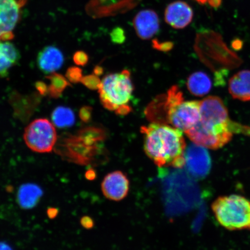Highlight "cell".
<instances>
[{"mask_svg":"<svg viewBox=\"0 0 250 250\" xmlns=\"http://www.w3.org/2000/svg\"><path fill=\"white\" fill-rule=\"evenodd\" d=\"M36 87L40 95H45L46 93H48V87L42 81H39L36 83Z\"/></svg>","mask_w":250,"mask_h":250,"instance_id":"cell-27","label":"cell"},{"mask_svg":"<svg viewBox=\"0 0 250 250\" xmlns=\"http://www.w3.org/2000/svg\"><path fill=\"white\" fill-rule=\"evenodd\" d=\"M81 224L83 228L90 229L93 227V221L91 218L85 216L81 218Z\"/></svg>","mask_w":250,"mask_h":250,"instance_id":"cell-28","label":"cell"},{"mask_svg":"<svg viewBox=\"0 0 250 250\" xmlns=\"http://www.w3.org/2000/svg\"><path fill=\"white\" fill-rule=\"evenodd\" d=\"M208 2L212 7L218 8L221 5L222 0H208Z\"/></svg>","mask_w":250,"mask_h":250,"instance_id":"cell-30","label":"cell"},{"mask_svg":"<svg viewBox=\"0 0 250 250\" xmlns=\"http://www.w3.org/2000/svg\"><path fill=\"white\" fill-rule=\"evenodd\" d=\"M201 101L183 102L171 109L168 124L186 132L198 123L201 118Z\"/></svg>","mask_w":250,"mask_h":250,"instance_id":"cell-7","label":"cell"},{"mask_svg":"<svg viewBox=\"0 0 250 250\" xmlns=\"http://www.w3.org/2000/svg\"><path fill=\"white\" fill-rule=\"evenodd\" d=\"M23 137L28 147L39 153L51 152L58 141L54 125L45 118L37 119L28 125Z\"/></svg>","mask_w":250,"mask_h":250,"instance_id":"cell-6","label":"cell"},{"mask_svg":"<svg viewBox=\"0 0 250 250\" xmlns=\"http://www.w3.org/2000/svg\"><path fill=\"white\" fill-rule=\"evenodd\" d=\"M134 90L130 72L123 70L120 73L110 74L102 81L99 89L102 104L118 115H125L132 110L128 103Z\"/></svg>","mask_w":250,"mask_h":250,"instance_id":"cell-4","label":"cell"},{"mask_svg":"<svg viewBox=\"0 0 250 250\" xmlns=\"http://www.w3.org/2000/svg\"><path fill=\"white\" fill-rule=\"evenodd\" d=\"M65 76L71 83H77L83 79V71L79 67H71L68 68Z\"/></svg>","mask_w":250,"mask_h":250,"instance_id":"cell-22","label":"cell"},{"mask_svg":"<svg viewBox=\"0 0 250 250\" xmlns=\"http://www.w3.org/2000/svg\"><path fill=\"white\" fill-rule=\"evenodd\" d=\"M133 26L137 36L143 40L151 39L160 28L158 15L151 9L140 11L133 20Z\"/></svg>","mask_w":250,"mask_h":250,"instance_id":"cell-12","label":"cell"},{"mask_svg":"<svg viewBox=\"0 0 250 250\" xmlns=\"http://www.w3.org/2000/svg\"><path fill=\"white\" fill-rule=\"evenodd\" d=\"M21 58L18 49L8 41H0V77H7L9 71Z\"/></svg>","mask_w":250,"mask_h":250,"instance_id":"cell-16","label":"cell"},{"mask_svg":"<svg viewBox=\"0 0 250 250\" xmlns=\"http://www.w3.org/2000/svg\"><path fill=\"white\" fill-rule=\"evenodd\" d=\"M51 118L53 123L59 128L71 127L76 120L73 111L70 108L62 106H59L54 109Z\"/></svg>","mask_w":250,"mask_h":250,"instance_id":"cell-19","label":"cell"},{"mask_svg":"<svg viewBox=\"0 0 250 250\" xmlns=\"http://www.w3.org/2000/svg\"><path fill=\"white\" fill-rule=\"evenodd\" d=\"M193 12L187 2L177 1L167 5L165 11L166 22L174 29H184L192 21Z\"/></svg>","mask_w":250,"mask_h":250,"instance_id":"cell-11","label":"cell"},{"mask_svg":"<svg viewBox=\"0 0 250 250\" xmlns=\"http://www.w3.org/2000/svg\"><path fill=\"white\" fill-rule=\"evenodd\" d=\"M196 1L198 2L199 4L203 5L206 4V3L208 1V0H196Z\"/></svg>","mask_w":250,"mask_h":250,"instance_id":"cell-34","label":"cell"},{"mask_svg":"<svg viewBox=\"0 0 250 250\" xmlns=\"http://www.w3.org/2000/svg\"><path fill=\"white\" fill-rule=\"evenodd\" d=\"M111 40L112 42L121 44L126 40L125 30L121 27H115L110 33Z\"/></svg>","mask_w":250,"mask_h":250,"instance_id":"cell-23","label":"cell"},{"mask_svg":"<svg viewBox=\"0 0 250 250\" xmlns=\"http://www.w3.org/2000/svg\"><path fill=\"white\" fill-rule=\"evenodd\" d=\"M196 144L186 149L185 166L190 174L197 178H203L208 174L211 167V160L208 152Z\"/></svg>","mask_w":250,"mask_h":250,"instance_id":"cell-8","label":"cell"},{"mask_svg":"<svg viewBox=\"0 0 250 250\" xmlns=\"http://www.w3.org/2000/svg\"><path fill=\"white\" fill-rule=\"evenodd\" d=\"M212 83L210 78L205 73L196 72L189 77L187 87L189 92L196 96H203L210 91Z\"/></svg>","mask_w":250,"mask_h":250,"instance_id":"cell-18","label":"cell"},{"mask_svg":"<svg viewBox=\"0 0 250 250\" xmlns=\"http://www.w3.org/2000/svg\"><path fill=\"white\" fill-rule=\"evenodd\" d=\"M47 214L50 218H54L56 217V215L58 214V210L57 208H50L47 211Z\"/></svg>","mask_w":250,"mask_h":250,"instance_id":"cell-29","label":"cell"},{"mask_svg":"<svg viewBox=\"0 0 250 250\" xmlns=\"http://www.w3.org/2000/svg\"><path fill=\"white\" fill-rule=\"evenodd\" d=\"M171 106L167 93L156 98L146 110V115L153 123L168 124V115Z\"/></svg>","mask_w":250,"mask_h":250,"instance_id":"cell-15","label":"cell"},{"mask_svg":"<svg viewBox=\"0 0 250 250\" xmlns=\"http://www.w3.org/2000/svg\"><path fill=\"white\" fill-rule=\"evenodd\" d=\"M103 73V68L100 66H97L95 67V69H94V74L96 75V76H99V75H101Z\"/></svg>","mask_w":250,"mask_h":250,"instance_id":"cell-33","label":"cell"},{"mask_svg":"<svg viewBox=\"0 0 250 250\" xmlns=\"http://www.w3.org/2000/svg\"><path fill=\"white\" fill-rule=\"evenodd\" d=\"M81 82L87 87V88L95 90L99 89L102 81L96 75L90 74L83 77Z\"/></svg>","mask_w":250,"mask_h":250,"instance_id":"cell-21","label":"cell"},{"mask_svg":"<svg viewBox=\"0 0 250 250\" xmlns=\"http://www.w3.org/2000/svg\"><path fill=\"white\" fill-rule=\"evenodd\" d=\"M43 195V190L38 185L33 183L24 184L18 189L17 201L21 208H33L38 204Z\"/></svg>","mask_w":250,"mask_h":250,"instance_id":"cell-17","label":"cell"},{"mask_svg":"<svg viewBox=\"0 0 250 250\" xmlns=\"http://www.w3.org/2000/svg\"><path fill=\"white\" fill-rule=\"evenodd\" d=\"M228 90L232 98L239 101H250V71L238 72L230 78Z\"/></svg>","mask_w":250,"mask_h":250,"instance_id":"cell-14","label":"cell"},{"mask_svg":"<svg viewBox=\"0 0 250 250\" xmlns=\"http://www.w3.org/2000/svg\"><path fill=\"white\" fill-rule=\"evenodd\" d=\"M153 48L163 52L171 51L174 47V43L171 42H160L158 40L152 41Z\"/></svg>","mask_w":250,"mask_h":250,"instance_id":"cell-24","label":"cell"},{"mask_svg":"<svg viewBox=\"0 0 250 250\" xmlns=\"http://www.w3.org/2000/svg\"><path fill=\"white\" fill-rule=\"evenodd\" d=\"M64 58L60 49L54 46L43 48L37 56L39 69L46 74L55 73L60 69L64 63Z\"/></svg>","mask_w":250,"mask_h":250,"instance_id":"cell-13","label":"cell"},{"mask_svg":"<svg viewBox=\"0 0 250 250\" xmlns=\"http://www.w3.org/2000/svg\"><path fill=\"white\" fill-rule=\"evenodd\" d=\"M211 209L218 223L229 230H250V201L238 195L220 196Z\"/></svg>","mask_w":250,"mask_h":250,"instance_id":"cell-5","label":"cell"},{"mask_svg":"<svg viewBox=\"0 0 250 250\" xmlns=\"http://www.w3.org/2000/svg\"><path fill=\"white\" fill-rule=\"evenodd\" d=\"M129 180L123 172L115 171L104 177L102 190L106 198L113 201H121L129 191Z\"/></svg>","mask_w":250,"mask_h":250,"instance_id":"cell-9","label":"cell"},{"mask_svg":"<svg viewBox=\"0 0 250 250\" xmlns=\"http://www.w3.org/2000/svg\"><path fill=\"white\" fill-rule=\"evenodd\" d=\"M146 155L158 167H185L186 144L182 131L166 124L153 123L141 127Z\"/></svg>","mask_w":250,"mask_h":250,"instance_id":"cell-2","label":"cell"},{"mask_svg":"<svg viewBox=\"0 0 250 250\" xmlns=\"http://www.w3.org/2000/svg\"><path fill=\"white\" fill-rule=\"evenodd\" d=\"M46 78L50 81L48 93L52 98H60L65 88L70 85L65 78L61 74L53 73L47 76Z\"/></svg>","mask_w":250,"mask_h":250,"instance_id":"cell-20","label":"cell"},{"mask_svg":"<svg viewBox=\"0 0 250 250\" xmlns=\"http://www.w3.org/2000/svg\"><path fill=\"white\" fill-rule=\"evenodd\" d=\"M20 8L16 0H0V41L14 38L12 32L20 18Z\"/></svg>","mask_w":250,"mask_h":250,"instance_id":"cell-10","label":"cell"},{"mask_svg":"<svg viewBox=\"0 0 250 250\" xmlns=\"http://www.w3.org/2000/svg\"><path fill=\"white\" fill-rule=\"evenodd\" d=\"M85 177L87 180H93L94 178L95 177V171H94L92 169L87 170L85 174Z\"/></svg>","mask_w":250,"mask_h":250,"instance_id":"cell-31","label":"cell"},{"mask_svg":"<svg viewBox=\"0 0 250 250\" xmlns=\"http://www.w3.org/2000/svg\"><path fill=\"white\" fill-rule=\"evenodd\" d=\"M73 61L74 63L78 65H86L88 62L89 57L85 52L77 51L75 53L73 56Z\"/></svg>","mask_w":250,"mask_h":250,"instance_id":"cell-25","label":"cell"},{"mask_svg":"<svg viewBox=\"0 0 250 250\" xmlns=\"http://www.w3.org/2000/svg\"><path fill=\"white\" fill-rule=\"evenodd\" d=\"M105 130L98 126L83 128L76 134H68L59 140L55 151L65 161L80 165H89L102 154Z\"/></svg>","mask_w":250,"mask_h":250,"instance_id":"cell-3","label":"cell"},{"mask_svg":"<svg viewBox=\"0 0 250 250\" xmlns=\"http://www.w3.org/2000/svg\"><path fill=\"white\" fill-rule=\"evenodd\" d=\"M200 111L198 123L186 132L196 145L218 149L227 145L234 134L250 136V127L231 120L226 106L218 97L203 99Z\"/></svg>","mask_w":250,"mask_h":250,"instance_id":"cell-1","label":"cell"},{"mask_svg":"<svg viewBox=\"0 0 250 250\" xmlns=\"http://www.w3.org/2000/svg\"><path fill=\"white\" fill-rule=\"evenodd\" d=\"M0 250H14L7 243L0 242Z\"/></svg>","mask_w":250,"mask_h":250,"instance_id":"cell-32","label":"cell"},{"mask_svg":"<svg viewBox=\"0 0 250 250\" xmlns=\"http://www.w3.org/2000/svg\"><path fill=\"white\" fill-rule=\"evenodd\" d=\"M92 114V108L89 106H84L80 110V118L83 123H87L91 120Z\"/></svg>","mask_w":250,"mask_h":250,"instance_id":"cell-26","label":"cell"}]
</instances>
